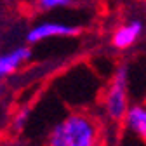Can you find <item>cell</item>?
I'll return each mask as SVG.
<instances>
[{"mask_svg":"<svg viewBox=\"0 0 146 146\" xmlns=\"http://www.w3.org/2000/svg\"><path fill=\"white\" fill-rule=\"evenodd\" d=\"M103 125L89 111H70L54 123L47 136V146H101Z\"/></svg>","mask_w":146,"mask_h":146,"instance_id":"cell-1","label":"cell"},{"mask_svg":"<svg viewBox=\"0 0 146 146\" xmlns=\"http://www.w3.org/2000/svg\"><path fill=\"white\" fill-rule=\"evenodd\" d=\"M129 84H131L129 66L127 64L117 66L101 94V113L106 122H111V123L123 122L132 104Z\"/></svg>","mask_w":146,"mask_h":146,"instance_id":"cell-2","label":"cell"},{"mask_svg":"<svg viewBox=\"0 0 146 146\" xmlns=\"http://www.w3.org/2000/svg\"><path fill=\"white\" fill-rule=\"evenodd\" d=\"M144 35H146V23L141 17H129L113 28L110 44L117 50H129L144 38Z\"/></svg>","mask_w":146,"mask_h":146,"instance_id":"cell-3","label":"cell"},{"mask_svg":"<svg viewBox=\"0 0 146 146\" xmlns=\"http://www.w3.org/2000/svg\"><path fill=\"white\" fill-rule=\"evenodd\" d=\"M80 33V28L73 23L64 21H40L33 25L26 33V42L28 44H38L50 38H70L77 36Z\"/></svg>","mask_w":146,"mask_h":146,"instance_id":"cell-4","label":"cell"},{"mask_svg":"<svg viewBox=\"0 0 146 146\" xmlns=\"http://www.w3.org/2000/svg\"><path fill=\"white\" fill-rule=\"evenodd\" d=\"M30 59H31V49L28 45H17L4 54H0V80L14 75Z\"/></svg>","mask_w":146,"mask_h":146,"instance_id":"cell-5","label":"cell"},{"mask_svg":"<svg viewBox=\"0 0 146 146\" xmlns=\"http://www.w3.org/2000/svg\"><path fill=\"white\" fill-rule=\"evenodd\" d=\"M125 129L132 132L136 137L146 141V104L144 103H134L131 104L123 122Z\"/></svg>","mask_w":146,"mask_h":146,"instance_id":"cell-6","label":"cell"},{"mask_svg":"<svg viewBox=\"0 0 146 146\" xmlns=\"http://www.w3.org/2000/svg\"><path fill=\"white\" fill-rule=\"evenodd\" d=\"M42 11H59V9H70L77 4V0H30Z\"/></svg>","mask_w":146,"mask_h":146,"instance_id":"cell-7","label":"cell"},{"mask_svg":"<svg viewBox=\"0 0 146 146\" xmlns=\"http://www.w3.org/2000/svg\"><path fill=\"white\" fill-rule=\"evenodd\" d=\"M28 117H30V108H21L19 111H17V113L14 115V122H12L14 129L21 131L23 127L26 125V122H28Z\"/></svg>","mask_w":146,"mask_h":146,"instance_id":"cell-8","label":"cell"},{"mask_svg":"<svg viewBox=\"0 0 146 146\" xmlns=\"http://www.w3.org/2000/svg\"><path fill=\"white\" fill-rule=\"evenodd\" d=\"M0 99H2V85H0Z\"/></svg>","mask_w":146,"mask_h":146,"instance_id":"cell-9","label":"cell"},{"mask_svg":"<svg viewBox=\"0 0 146 146\" xmlns=\"http://www.w3.org/2000/svg\"><path fill=\"white\" fill-rule=\"evenodd\" d=\"M4 2H12V0H4Z\"/></svg>","mask_w":146,"mask_h":146,"instance_id":"cell-10","label":"cell"},{"mask_svg":"<svg viewBox=\"0 0 146 146\" xmlns=\"http://www.w3.org/2000/svg\"><path fill=\"white\" fill-rule=\"evenodd\" d=\"M144 104H146V101H144Z\"/></svg>","mask_w":146,"mask_h":146,"instance_id":"cell-11","label":"cell"}]
</instances>
